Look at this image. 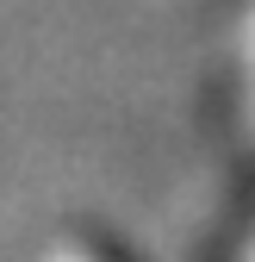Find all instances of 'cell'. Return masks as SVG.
<instances>
[{
    "mask_svg": "<svg viewBox=\"0 0 255 262\" xmlns=\"http://www.w3.org/2000/svg\"><path fill=\"white\" fill-rule=\"evenodd\" d=\"M62 262H118L112 250H62Z\"/></svg>",
    "mask_w": 255,
    "mask_h": 262,
    "instance_id": "obj_1",
    "label": "cell"
}]
</instances>
